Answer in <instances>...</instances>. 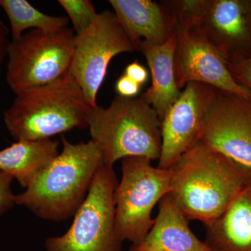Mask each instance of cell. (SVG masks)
Here are the masks:
<instances>
[{"instance_id": "cell-13", "label": "cell", "mask_w": 251, "mask_h": 251, "mask_svg": "<svg viewBox=\"0 0 251 251\" xmlns=\"http://www.w3.org/2000/svg\"><path fill=\"white\" fill-rule=\"evenodd\" d=\"M114 13L140 51L142 41L161 46L176 33L174 22L161 2L110 0Z\"/></svg>"}, {"instance_id": "cell-11", "label": "cell", "mask_w": 251, "mask_h": 251, "mask_svg": "<svg viewBox=\"0 0 251 251\" xmlns=\"http://www.w3.org/2000/svg\"><path fill=\"white\" fill-rule=\"evenodd\" d=\"M193 32L203 38L226 64L251 57V0H211Z\"/></svg>"}, {"instance_id": "cell-15", "label": "cell", "mask_w": 251, "mask_h": 251, "mask_svg": "<svg viewBox=\"0 0 251 251\" xmlns=\"http://www.w3.org/2000/svg\"><path fill=\"white\" fill-rule=\"evenodd\" d=\"M211 251H251V181L226 210L204 225Z\"/></svg>"}, {"instance_id": "cell-25", "label": "cell", "mask_w": 251, "mask_h": 251, "mask_svg": "<svg viewBox=\"0 0 251 251\" xmlns=\"http://www.w3.org/2000/svg\"><path fill=\"white\" fill-rule=\"evenodd\" d=\"M10 30L0 18V77L2 74L3 64L7 57L8 46L10 43Z\"/></svg>"}, {"instance_id": "cell-24", "label": "cell", "mask_w": 251, "mask_h": 251, "mask_svg": "<svg viewBox=\"0 0 251 251\" xmlns=\"http://www.w3.org/2000/svg\"><path fill=\"white\" fill-rule=\"evenodd\" d=\"M125 74L141 86L147 82L149 77L148 70L138 62L128 64L126 67Z\"/></svg>"}, {"instance_id": "cell-17", "label": "cell", "mask_w": 251, "mask_h": 251, "mask_svg": "<svg viewBox=\"0 0 251 251\" xmlns=\"http://www.w3.org/2000/svg\"><path fill=\"white\" fill-rule=\"evenodd\" d=\"M59 145L50 138L17 140L0 151V171L27 188L59 154Z\"/></svg>"}, {"instance_id": "cell-10", "label": "cell", "mask_w": 251, "mask_h": 251, "mask_svg": "<svg viewBox=\"0 0 251 251\" xmlns=\"http://www.w3.org/2000/svg\"><path fill=\"white\" fill-rule=\"evenodd\" d=\"M200 140L251 169V96L218 89Z\"/></svg>"}, {"instance_id": "cell-5", "label": "cell", "mask_w": 251, "mask_h": 251, "mask_svg": "<svg viewBox=\"0 0 251 251\" xmlns=\"http://www.w3.org/2000/svg\"><path fill=\"white\" fill-rule=\"evenodd\" d=\"M143 157L122 159L121 181L115 191V227L120 239L135 244L152 227L151 212L171 191V169L153 167Z\"/></svg>"}, {"instance_id": "cell-8", "label": "cell", "mask_w": 251, "mask_h": 251, "mask_svg": "<svg viewBox=\"0 0 251 251\" xmlns=\"http://www.w3.org/2000/svg\"><path fill=\"white\" fill-rule=\"evenodd\" d=\"M139 51L115 13L97 14L87 29L75 34L69 73L76 81L91 106L106 75L109 64L117 54Z\"/></svg>"}, {"instance_id": "cell-14", "label": "cell", "mask_w": 251, "mask_h": 251, "mask_svg": "<svg viewBox=\"0 0 251 251\" xmlns=\"http://www.w3.org/2000/svg\"><path fill=\"white\" fill-rule=\"evenodd\" d=\"M130 251H211L188 226V220L176 205L171 195L159 202V211L151 228Z\"/></svg>"}, {"instance_id": "cell-21", "label": "cell", "mask_w": 251, "mask_h": 251, "mask_svg": "<svg viewBox=\"0 0 251 251\" xmlns=\"http://www.w3.org/2000/svg\"><path fill=\"white\" fill-rule=\"evenodd\" d=\"M14 178L0 171V216L14 205L15 196L11 191V185Z\"/></svg>"}, {"instance_id": "cell-16", "label": "cell", "mask_w": 251, "mask_h": 251, "mask_svg": "<svg viewBox=\"0 0 251 251\" xmlns=\"http://www.w3.org/2000/svg\"><path fill=\"white\" fill-rule=\"evenodd\" d=\"M176 45V33L163 45L145 41L140 45V51L146 59L152 80V85L141 97L156 110L161 121L181 92L175 79Z\"/></svg>"}, {"instance_id": "cell-1", "label": "cell", "mask_w": 251, "mask_h": 251, "mask_svg": "<svg viewBox=\"0 0 251 251\" xmlns=\"http://www.w3.org/2000/svg\"><path fill=\"white\" fill-rule=\"evenodd\" d=\"M171 171L173 201L188 221L217 219L251 181V169L201 140L185 151Z\"/></svg>"}, {"instance_id": "cell-23", "label": "cell", "mask_w": 251, "mask_h": 251, "mask_svg": "<svg viewBox=\"0 0 251 251\" xmlns=\"http://www.w3.org/2000/svg\"><path fill=\"white\" fill-rule=\"evenodd\" d=\"M141 85L124 74L117 80L115 89L119 95L125 97H135L139 93Z\"/></svg>"}, {"instance_id": "cell-4", "label": "cell", "mask_w": 251, "mask_h": 251, "mask_svg": "<svg viewBox=\"0 0 251 251\" xmlns=\"http://www.w3.org/2000/svg\"><path fill=\"white\" fill-rule=\"evenodd\" d=\"M87 128L105 166L113 167L115 162L126 157L152 161L161 156V120L142 97L117 95L108 108L92 107Z\"/></svg>"}, {"instance_id": "cell-3", "label": "cell", "mask_w": 251, "mask_h": 251, "mask_svg": "<svg viewBox=\"0 0 251 251\" xmlns=\"http://www.w3.org/2000/svg\"><path fill=\"white\" fill-rule=\"evenodd\" d=\"M16 95L4 112L5 125L16 140L49 139L75 128H87L92 107L69 72Z\"/></svg>"}, {"instance_id": "cell-6", "label": "cell", "mask_w": 251, "mask_h": 251, "mask_svg": "<svg viewBox=\"0 0 251 251\" xmlns=\"http://www.w3.org/2000/svg\"><path fill=\"white\" fill-rule=\"evenodd\" d=\"M113 167L102 166L96 173L69 230L46 240V251H122V241L115 227Z\"/></svg>"}, {"instance_id": "cell-12", "label": "cell", "mask_w": 251, "mask_h": 251, "mask_svg": "<svg viewBox=\"0 0 251 251\" xmlns=\"http://www.w3.org/2000/svg\"><path fill=\"white\" fill-rule=\"evenodd\" d=\"M175 79L181 90L189 82H202L220 90L250 97L251 93L234 80L221 55L193 31L176 29Z\"/></svg>"}, {"instance_id": "cell-20", "label": "cell", "mask_w": 251, "mask_h": 251, "mask_svg": "<svg viewBox=\"0 0 251 251\" xmlns=\"http://www.w3.org/2000/svg\"><path fill=\"white\" fill-rule=\"evenodd\" d=\"M58 3L67 13L76 34L90 27L98 14L88 0H59Z\"/></svg>"}, {"instance_id": "cell-19", "label": "cell", "mask_w": 251, "mask_h": 251, "mask_svg": "<svg viewBox=\"0 0 251 251\" xmlns=\"http://www.w3.org/2000/svg\"><path fill=\"white\" fill-rule=\"evenodd\" d=\"M211 0H163L160 2L166 8L176 29L195 30L202 22Z\"/></svg>"}, {"instance_id": "cell-9", "label": "cell", "mask_w": 251, "mask_h": 251, "mask_svg": "<svg viewBox=\"0 0 251 251\" xmlns=\"http://www.w3.org/2000/svg\"><path fill=\"white\" fill-rule=\"evenodd\" d=\"M218 89L202 82H189L161 121L162 147L158 168L170 169L200 140L206 115Z\"/></svg>"}, {"instance_id": "cell-7", "label": "cell", "mask_w": 251, "mask_h": 251, "mask_svg": "<svg viewBox=\"0 0 251 251\" xmlns=\"http://www.w3.org/2000/svg\"><path fill=\"white\" fill-rule=\"evenodd\" d=\"M75 34L69 27L54 32L31 29L10 41L6 79L15 94L49 83L67 74Z\"/></svg>"}, {"instance_id": "cell-2", "label": "cell", "mask_w": 251, "mask_h": 251, "mask_svg": "<svg viewBox=\"0 0 251 251\" xmlns=\"http://www.w3.org/2000/svg\"><path fill=\"white\" fill-rule=\"evenodd\" d=\"M62 142V152L25 191L15 196L16 204L47 221H62L75 214L104 164L101 151L92 140L73 144L63 136Z\"/></svg>"}, {"instance_id": "cell-22", "label": "cell", "mask_w": 251, "mask_h": 251, "mask_svg": "<svg viewBox=\"0 0 251 251\" xmlns=\"http://www.w3.org/2000/svg\"><path fill=\"white\" fill-rule=\"evenodd\" d=\"M226 65L234 80L251 93V57L242 62Z\"/></svg>"}, {"instance_id": "cell-18", "label": "cell", "mask_w": 251, "mask_h": 251, "mask_svg": "<svg viewBox=\"0 0 251 251\" xmlns=\"http://www.w3.org/2000/svg\"><path fill=\"white\" fill-rule=\"evenodd\" d=\"M0 6L9 18L11 39L21 37L31 29L57 31L68 27L69 18L44 14L25 0H0Z\"/></svg>"}]
</instances>
